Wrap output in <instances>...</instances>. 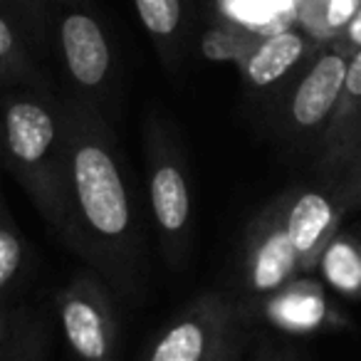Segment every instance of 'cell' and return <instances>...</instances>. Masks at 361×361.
Here are the masks:
<instances>
[{"label": "cell", "mask_w": 361, "mask_h": 361, "mask_svg": "<svg viewBox=\"0 0 361 361\" xmlns=\"http://www.w3.org/2000/svg\"><path fill=\"white\" fill-rule=\"evenodd\" d=\"M245 317V305L233 295L203 292L151 336L136 361H223L243 344Z\"/></svg>", "instance_id": "5b68a950"}, {"label": "cell", "mask_w": 361, "mask_h": 361, "mask_svg": "<svg viewBox=\"0 0 361 361\" xmlns=\"http://www.w3.org/2000/svg\"><path fill=\"white\" fill-rule=\"evenodd\" d=\"M349 161H361V136H359V141L354 144V149L349 151V156L344 159V164H349ZM341 164V166H344Z\"/></svg>", "instance_id": "484cf974"}, {"label": "cell", "mask_w": 361, "mask_h": 361, "mask_svg": "<svg viewBox=\"0 0 361 361\" xmlns=\"http://www.w3.org/2000/svg\"><path fill=\"white\" fill-rule=\"evenodd\" d=\"M0 166L18 180L47 226L70 243L65 116L52 90H0Z\"/></svg>", "instance_id": "7a4b0ae2"}, {"label": "cell", "mask_w": 361, "mask_h": 361, "mask_svg": "<svg viewBox=\"0 0 361 361\" xmlns=\"http://www.w3.org/2000/svg\"><path fill=\"white\" fill-rule=\"evenodd\" d=\"M245 310H255L262 322L287 334H322L349 326V317L329 300L324 282L312 275H297Z\"/></svg>", "instance_id": "9c48e42d"}, {"label": "cell", "mask_w": 361, "mask_h": 361, "mask_svg": "<svg viewBox=\"0 0 361 361\" xmlns=\"http://www.w3.org/2000/svg\"><path fill=\"white\" fill-rule=\"evenodd\" d=\"M67 141V245L111 287L136 300L144 285V228L106 114L75 94L60 97Z\"/></svg>", "instance_id": "6da1fadb"}, {"label": "cell", "mask_w": 361, "mask_h": 361, "mask_svg": "<svg viewBox=\"0 0 361 361\" xmlns=\"http://www.w3.org/2000/svg\"><path fill=\"white\" fill-rule=\"evenodd\" d=\"M282 218L290 245L297 255L302 275H314L317 260L329 238L341 228L344 208L336 203L326 183L319 186H292L280 193Z\"/></svg>", "instance_id": "30bf717a"}, {"label": "cell", "mask_w": 361, "mask_h": 361, "mask_svg": "<svg viewBox=\"0 0 361 361\" xmlns=\"http://www.w3.org/2000/svg\"><path fill=\"white\" fill-rule=\"evenodd\" d=\"M25 35L32 52L50 50V0H0Z\"/></svg>", "instance_id": "44dd1931"}, {"label": "cell", "mask_w": 361, "mask_h": 361, "mask_svg": "<svg viewBox=\"0 0 361 361\" xmlns=\"http://www.w3.org/2000/svg\"><path fill=\"white\" fill-rule=\"evenodd\" d=\"M361 136V50L349 57L344 90H341L339 106L334 111L329 129L319 144V171L324 176L334 173L354 144Z\"/></svg>", "instance_id": "7c38bea8"}, {"label": "cell", "mask_w": 361, "mask_h": 361, "mask_svg": "<svg viewBox=\"0 0 361 361\" xmlns=\"http://www.w3.org/2000/svg\"><path fill=\"white\" fill-rule=\"evenodd\" d=\"M20 312H23V305H13V302H3V305H0V356H3L13 331H16Z\"/></svg>", "instance_id": "cb8c5ba5"}, {"label": "cell", "mask_w": 361, "mask_h": 361, "mask_svg": "<svg viewBox=\"0 0 361 361\" xmlns=\"http://www.w3.org/2000/svg\"><path fill=\"white\" fill-rule=\"evenodd\" d=\"M218 20L235 23V25L250 27L257 32L280 30L282 8L277 0H216Z\"/></svg>", "instance_id": "ffe728a7"}, {"label": "cell", "mask_w": 361, "mask_h": 361, "mask_svg": "<svg viewBox=\"0 0 361 361\" xmlns=\"http://www.w3.org/2000/svg\"><path fill=\"white\" fill-rule=\"evenodd\" d=\"M257 361H297V359L290 354H285V351H267V354H262Z\"/></svg>", "instance_id": "d4e9b609"}, {"label": "cell", "mask_w": 361, "mask_h": 361, "mask_svg": "<svg viewBox=\"0 0 361 361\" xmlns=\"http://www.w3.org/2000/svg\"><path fill=\"white\" fill-rule=\"evenodd\" d=\"M314 272L326 290L349 302H361V235L336 231L319 252Z\"/></svg>", "instance_id": "5bb4252c"}, {"label": "cell", "mask_w": 361, "mask_h": 361, "mask_svg": "<svg viewBox=\"0 0 361 361\" xmlns=\"http://www.w3.org/2000/svg\"><path fill=\"white\" fill-rule=\"evenodd\" d=\"M55 314L75 361H119V317L114 292L92 267L75 272L55 292Z\"/></svg>", "instance_id": "52a82bcc"}, {"label": "cell", "mask_w": 361, "mask_h": 361, "mask_svg": "<svg viewBox=\"0 0 361 361\" xmlns=\"http://www.w3.org/2000/svg\"><path fill=\"white\" fill-rule=\"evenodd\" d=\"M188 3L191 0H134L136 16L169 72L178 70L186 57L188 30H191Z\"/></svg>", "instance_id": "4fadbf2b"}, {"label": "cell", "mask_w": 361, "mask_h": 361, "mask_svg": "<svg viewBox=\"0 0 361 361\" xmlns=\"http://www.w3.org/2000/svg\"><path fill=\"white\" fill-rule=\"evenodd\" d=\"M50 47L70 94L104 111L114 99L119 65L109 30L90 0H50Z\"/></svg>", "instance_id": "3957f363"}, {"label": "cell", "mask_w": 361, "mask_h": 361, "mask_svg": "<svg viewBox=\"0 0 361 361\" xmlns=\"http://www.w3.org/2000/svg\"><path fill=\"white\" fill-rule=\"evenodd\" d=\"M322 45L324 42L314 40L302 27H280V30L265 32L238 67L243 85L252 94H267L275 99L295 80L297 72L317 55Z\"/></svg>", "instance_id": "8fae6325"}, {"label": "cell", "mask_w": 361, "mask_h": 361, "mask_svg": "<svg viewBox=\"0 0 361 361\" xmlns=\"http://www.w3.org/2000/svg\"><path fill=\"white\" fill-rule=\"evenodd\" d=\"M349 55L331 42L297 72V77L275 97L277 131L285 139L300 144H322L344 90Z\"/></svg>", "instance_id": "8992f818"}, {"label": "cell", "mask_w": 361, "mask_h": 361, "mask_svg": "<svg viewBox=\"0 0 361 361\" xmlns=\"http://www.w3.org/2000/svg\"><path fill=\"white\" fill-rule=\"evenodd\" d=\"M8 87L52 90L25 35L0 3V90H8Z\"/></svg>", "instance_id": "9a60e30c"}, {"label": "cell", "mask_w": 361, "mask_h": 361, "mask_svg": "<svg viewBox=\"0 0 361 361\" xmlns=\"http://www.w3.org/2000/svg\"><path fill=\"white\" fill-rule=\"evenodd\" d=\"M223 361H240V344L235 346V349H231L228 351V356Z\"/></svg>", "instance_id": "4316f807"}, {"label": "cell", "mask_w": 361, "mask_h": 361, "mask_svg": "<svg viewBox=\"0 0 361 361\" xmlns=\"http://www.w3.org/2000/svg\"><path fill=\"white\" fill-rule=\"evenodd\" d=\"M262 35L265 32L250 30V27L228 20H216L201 35V52L211 62H233L235 67H240Z\"/></svg>", "instance_id": "ac0fdd59"}, {"label": "cell", "mask_w": 361, "mask_h": 361, "mask_svg": "<svg viewBox=\"0 0 361 361\" xmlns=\"http://www.w3.org/2000/svg\"><path fill=\"white\" fill-rule=\"evenodd\" d=\"M324 183L331 188L344 213L361 208V161H349L339 166L334 173L324 176Z\"/></svg>", "instance_id": "7402d4cb"}, {"label": "cell", "mask_w": 361, "mask_h": 361, "mask_svg": "<svg viewBox=\"0 0 361 361\" xmlns=\"http://www.w3.org/2000/svg\"><path fill=\"white\" fill-rule=\"evenodd\" d=\"M361 0H300L297 18L314 40L331 42L359 11Z\"/></svg>", "instance_id": "d6986e66"}, {"label": "cell", "mask_w": 361, "mask_h": 361, "mask_svg": "<svg viewBox=\"0 0 361 361\" xmlns=\"http://www.w3.org/2000/svg\"><path fill=\"white\" fill-rule=\"evenodd\" d=\"M30 260V247L8 208L6 193L0 186V305L11 302L18 282L23 280Z\"/></svg>", "instance_id": "2e32d148"}, {"label": "cell", "mask_w": 361, "mask_h": 361, "mask_svg": "<svg viewBox=\"0 0 361 361\" xmlns=\"http://www.w3.org/2000/svg\"><path fill=\"white\" fill-rule=\"evenodd\" d=\"M50 341L52 331L45 312L35 310V307H23L16 331H13L0 361H47Z\"/></svg>", "instance_id": "e0dca14e"}, {"label": "cell", "mask_w": 361, "mask_h": 361, "mask_svg": "<svg viewBox=\"0 0 361 361\" xmlns=\"http://www.w3.org/2000/svg\"><path fill=\"white\" fill-rule=\"evenodd\" d=\"M146 144V198L159 250L171 270L186 265L193 243V196L188 164L176 134L164 119L151 116Z\"/></svg>", "instance_id": "277c9868"}, {"label": "cell", "mask_w": 361, "mask_h": 361, "mask_svg": "<svg viewBox=\"0 0 361 361\" xmlns=\"http://www.w3.org/2000/svg\"><path fill=\"white\" fill-rule=\"evenodd\" d=\"M297 275H302L300 262L285 231L282 201L280 196H275L252 216L243 235L240 265H238L240 295L247 300V305L245 302L243 305L250 307L252 302L285 287Z\"/></svg>", "instance_id": "ba28073f"}, {"label": "cell", "mask_w": 361, "mask_h": 361, "mask_svg": "<svg viewBox=\"0 0 361 361\" xmlns=\"http://www.w3.org/2000/svg\"><path fill=\"white\" fill-rule=\"evenodd\" d=\"M331 45L339 47V50L346 52L349 57L354 55L356 50H361V6H359V11L351 16V20L346 23L344 30L331 40Z\"/></svg>", "instance_id": "603a6c76"}]
</instances>
